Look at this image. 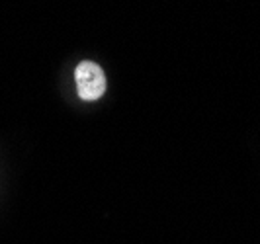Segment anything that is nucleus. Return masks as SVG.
<instances>
[{"label": "nucleus", "instance_id": "obj_1", "mask_svg": "<svg viewBox=\"0 0 260 244\" xmlns=\"http://www.w3.org/2000/svg\"><path fill=\"white\" fill-rule=\"evenodd\" d=\"M78 96L86 102L100 100L106 92V75L102 66L94 61H82L78 63L75 71Z\"/></svg>", "mask_w": 260, "mask_h": 244}]
</instances>
